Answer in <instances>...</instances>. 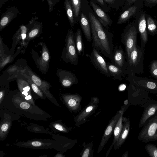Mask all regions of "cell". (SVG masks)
I'll return each instance as SVG.
<instances>
[{
    "instance_id": "cell-13",
    "label": "cell",
    "mask_w": 157,
    "mask_h": 157,
    "mask_svg": "<svg viewBox=\"0 0 157 157\" xmlns=\"http://www.w3.org/2000/svg\"><path fill=\"white\" fill-rule=\"evenodd\" d=\"M110 59L112 63L121 68L126 73L127 66L126 56L121 45L115 46Z\"/></svg>"
},
{
    "instance_id": "cell-46",
    "label": "cell",
    "mask_w": 157,
    "mask_h": 157,
    "mask_svg": "<svg viewBox=\"0 0 157 157\" xmlns=\"http://www.w3.org/2000/svg\"><path fill=\"white\" fill-rule=\"evenodd\" d=\"M55 156H57V157H63V155H61V154H59V155H56Z\"/></svg>"
},
{
    "instance_id": "cell-16",
    "label": "cell",
    "mask_w": 157,
    "mask_h": 157,
    "mask_svg": "<svg viewBox=\"0 0 157 157\" xmlns=\"http://www.w3.org/2000/svg\"><path fill=\"white\" fill-rule=\"evenodd\" d=\"M22 70L30 77L32 81L40 88L48 98L52 99L53 98L49 91L50 87L49 83L41 79L35 74L28 67L23 68Z\"/></svg>"
},
{
    "instance_id": "cell-11",
    "label": "cell",
    "mask_w": 157,
    "mask_h": 157,
    "mask_svg": "<svg viewBox=\"0 0 157 157\" xmlns=\"http://www.w3.org/2000/svg\"><path fill=\"white\" fill-rule=\"evenodd\" d=\"M92 63L101 73L108 77L111 75L108 70L107 62L95 48H93L90 55H88Z\"/></svg>"
},
{
    "instance_id": "cell-31",
    "label": "cell",
    "mask_w": 157,
    "mask_h": 157,
    "mask_svg": "<svg viewBox=\"0 0 157 157\" xmlns=\"http://www.w3.org/2000/svg\"><path fill=\"white\" fill-rule=\"evenodd\" d=\"M107 5L110 8L118 10L121 7L124 8L125 0H103Z\"/></svg>"
},
{
    "instance_id": "cell-5",
    "label": "cell",
    "mask_w": 157,
    "mask_h": 157,
    "mask_svg": "<svg viewBox=\"0 0 157 157\" xmlns=\"http://www.w3.org/2000/svg\"><path fill=\"white\" fill-rule=\"evenodd\" d=\"M143 127L138 136L140 141L147 143L157 140V113Z\"/></svg>"
},
{
    "instance_id": "cell-43",
    "label": "cell",
    "mask_w": 157,
    "mask_h": 157,
    "mask_svg": "<svg viewBox=\"0 0 157 157\" xmlns=\"http://www.w3.org/2000/svg\"><path fill=\"white\" fill-rule=\"evenodd\" d=\"M48 3L50 7V9H52V8L53 2L52 0H47Z\"/></svg>"
},
{
    "instance_id": "cell-15",
    "label": "cell",
    "mask_w": 157,
    "mask_h": 157,
    "mask_svg": "<svg viewBox=\"0 0 157 157\" xmlns=\"http://www.w3.org/2000/svg\"><path fill=\"white\" fill-rule=\"evenodd\" d=\"M121 111L117 112L110 121L103 134L98 150L99 153L103 148L113 132L114 130L120 116Z\"/></svg>"
},
{
    "instance_id": "cell-19",
    "label": "cell",
    "mask_w": 157,
    "mask_h": 157,
    "mask_svg": "<svg viewBox=\"0 0 157 157\" xmlns=\"http://www.w3.org/2000/svg\"><path fill=\"white\" fill-rule=\"evenodd\" d=\"M57 75L61 84L64 87H69L78 83L77 77L71 71L59 69L58 70Z\"/></svg>"
},
{
    "instance_id": "cell-41",
    "label": "cell",
    "mask_w": 157,
    "mask_h": 157,
    "mask_svg": "<svg viewBox=\"0 0 157 157\" xmlns=\"http://www.w3.org/2000/svg\"><path fill=\"white\" fill-rule=\"evenodd\" d=\"M9 128L8 123H6L3 124L1 127V133L2 132L3 133L7 132Z\"/></svg>"
},
{
    "instance_id": "cell-33",
    "label": "cell",
    "mask_w": 157,
    "mask_h": 157,
    "mask_svg": "<svg viewBox=\"0 0 157 157\" xmlns=\"http://www.w3.org/2000/svg\"><path fill=\"white\" fill-rule=\"evenodd\" d=\"M13 15V14H12V13L9 12L7 13L2 18L0 23L1 30L3 29L10 22V20L12 19Z\"/></svg>"
},
{
    "instance_id": "cell-29",
    "label": "cell",
    "mask_w": 157,
    "mask_h": 157,
    "mask_svg": "<svg viewBox=\"0 0 157 157\" xmlns=\"http://www.w3.org/2000/svg\"><path fill=\"white\" fill-rule=\"evenodd\" d=\"M22 69L21 71L20 74L23 75L26 78L33 91L39 97L43 98L44 97L43 92L40 88L32 81L30 77L22 71Z\"/></svg>"
},
{
    "instance_id": "cell-28",
    "label": "cell",
    "mask_w": 157,
    "mask_h": 157,
    "mask_svg": "<svg viewBox=\"0 0 157 157\" xmlns=\"http://www.w3.org/2000/svg\"><path fill=\"white\" fill-rule=\"evenodd\" d=\"M64 5L67 16L71 26L73 27L75 23L72 8L69 0H65Z\"/></svg>"
},
{
    "instance_id": "cell-4",
    "label": "cell",
    "mask_w": 157,
    "mask_h": 157,
    "mask_svg": "<svg viewBox=\"0 0 157 157\" xmlns=\"http://www.w3.org/2000/svg\"><path fill=\"white\" fill-rule=\"evenodd\" d=\"M65 46L62 54L63 61L76 65L78 61V54L74 40V35L71 29L68 30L65 39Z\"/></svg>"
},
{
    "instance_id": "cell-8",
    "label": "cell",
    "mask_w": 157,
    "mask_h": 157,
    "mask_svg": "<svg viewBox=\"0 0 157 157\" xmlns=\"http://www.w3.org/2000/svg\"><path fill=\"white\" fill-rule=\"evenodd\" d=\"M99 99L96 97L91 98L90 101L75 118V125L79 127L86 122L88 118L94 113L98 107Z\"/></svg>"
},
{
    "instance_id": "cell-12",
    "label": "cell",
    "mask_w": 157,
    "mask_h": 157,
    "mask_svg": "<svg viewBox=\"0 0 157 157\" xmlns=\"http://www.w3.org/2000/svg\"><path fill=\"white\" fill-rule=\"evenodd\" d=\"M42 49L40 56L32 53L33 58L37 67L41 72H46L49 67L50 55L49 51L44 43H40Z\"/></svg>"
},
{
    "instance_id": "cell-35",
    "label": "cell",
    "mask_w": 157,
    "mask_h": 157,
    "mask_svg": "<svg viewBox=\"0 0 157 157\" xmlns=\"http://www.w3.org/2000/svg\"><path fill=\"white\" fill-rule=\"evenodd\" d=\"M40 29L39 27H35L31 29L27 34L26 39L29 41L36 36L39 33Z\"/></svg>"
},
{
    "instance_id": "cell-45",
    "label": "cell",
    "mask_w": 157,
    "mask_h": 157,
    "mask_svg": "<svg viewBox=\"0 0 157 157\" xmlns=\"http://www.w3.org/2000/svg\"><path fill=\"white\" fill-rule=\"evenodd\" d=\"M128 151L126 152L122 156V157H128Z\"/></svg>"
},
{
    "instance_id": "cell-7",
    "label": "cell",
    "mask_w": 157,
    "mask_h": 157,
    "mask_svg": "<svg viewBox=\"0 0 157 157\" xmlns=\"http://www.w3.org/2000/svg\"><path fill=\"white\" fill-rule=\"evenodd\" d=\"M126 79L135 86L143 89L149 93H157V81L145 77L136 76L130 72Z\"/></svg>"
},
{
    "instance_id": "cell-25",
    "label": "cell",
    "mask_w": 157,
    "mask_h": 157,
    "mask_svg": "<svg viewBox=\"0 0 157 157\" xmlns=\"http://www.w3.org/2000/svg\"><path fill=\"white\" fill-rule=\"evenodd\" d=\"M74 40L78 55H82L83 56L84 55V47L81 31L79 28L77 29L75 34Z\"/></svg>"
},
{
    "instance_id": "cell-44",
    "label": "cell",
    "mask_w": 157,
    "mask_h": 157,
    "mask_svg": "<svg viewBox=\"0 0 157 157\" xmlns=\"http://www.w3.org/2000/svg\"><path fill=\"white\" fill-rule=\"evenodd\" d=\"M4 94V92L3 90H1L0 92V104L1 103L2 98H3Z\"/></svg>"
},
{
    "instance_id": "cell-22",
    "label": "cell",
    "mask_w": 157,
    "mask_h": 157,
    "mask_svg": "<svg viewBox=\"0 0 157 157\" xmlns=\"http://www.w3.org/2000/svg\"><path fill=\"white\" fill-rule=\"evenodd\" d=\"M79 23L86 39L88 41L92 40L91 28L90 21L84 13L81 12L79 19Z\"/></svg>"
},
{
    "instance_id": "cell-21",
    "label": "cell",
    "mask_w": 157,
    "mask_h": 157,
    "mask_svg": "<svg viewBox=\"0 0 157 157\" xmlns=\"http://www.w3.org/2000/svg\"><path fill=\"white\" fill-rule=\"evenodd\" d=\"M130 104L129 102L128 104H124V105L121 107L120 110V116L115 125L113 132L114 136L113 140L110 147L107 152L106 157L108 156L112 147L118 140L122 128L123 115L124 112L129 106Z\"/></svg>"
},
{
    "instance_id": "cell-26",
    "label": "cell",
    "mask_w": 157,
    "mask_h": 157,
    "mask_svg": "<svg viewBox=\"0 0 157 157\" xmlns=\"http://www.w3.org/2000/svg\"><path fill=\"white\" fill-rule=\"evenodd\" d=\"M27 31V28L25 26L22 25L20 27L13 38V45H16V44L21 41L22 44L24 43L25 45V39H26Z\"/></svg>"
},
{
    "instance_id": "cell-36",
    "label": "cell",
    "mask_w": 157,
    "mask_h": 157,
    "mask_svg": "<svg viewBox=\"0 0 157 157\" xmlns=\"http://www.w3.org/2000/svg\"><path fill=\"white\" fill-rule=\"evenodd\" d=\"M99 5L106 12L109 11L110 8L107 5L103 0H92Z\"/></svg>"
},
{
    "instance_id": "cell-38",
    "label": "cell",
    "mask_w": 157,
    "mask_h": 157,
    "mask_svg": "<svg viewBox=\"0 0 157 157\" xmlns=\"http://www.w3.org/2000/svg\"><path fill=\"white\" fill-rule=\"evenodd\" d=\"M125 5L123 11L126 10L128 8L134 4L136 2L139 0H125Z\"/></svg>"
},
{
    "instance_id": "cell-18",
    "label": "cell",
    "mask_w": 157,
    "mask_h": 157,
    "mask_svg": "<svg viewBox=\"0 0 157 157\" xmlns=\"http://www.w3.org/2000/svg\"><path fill=\"white\" fill-rule=\"evenodd\" d=\"M63 98L70 110L74 112H78L81 109L82 97L77 93L63 95Z\"/></svg>"
},
{
    "instance_id": "cell-2",
    "label": "cell",
    "mask_w": 157,
    "mask_h": 157,
    "mask_svg": "<svg viewBox=\"0 0 157 157\" xmlns=\"http://www.w3.org/2000/svg\"><path fill=\"white\" fill-rule=\"evenodd\" d=\"M144 49L138 45L134 47L127 59V74L130 72L134 74L144 72Z\"/></svg>"
},
{
    "instance_id": "cell-24",
    "label": "cell",
    "mask_w": 157,
    "mask_h": 157,
    "mask_svg": "<svg viewBox=\"0 0 157 157\" xmlns=\"http://www.w3.org/2000/svg\"><path fill=\"white\" fill-rule=\"evenodd\" d=\"M147 32L148 34L154 36L157 35V21L149 14H146Z\"/></svg>"
},
{
    "instance_id": "cell-37",
    "label": "cell",
    "mask_w": 157,
    "mask_h": 157,
    "mask_svg": "<svg viewBox=\"0 0 157 157\" xmlns=\"http://www.w3.org/2000/svg\"><path fill=\"white\" fill-rule=\"evenodd\" d=\"M144 3L146 7L151 8L157 5V0H144Z\"/></svg>"
},
{
    "instance_id": "cell-42",
    "label": "cell",
    "mask_w": 157,
    "mask_h": 157,
    "mask_svg": "<svg viewBox=\"0 0 157 157\" xmlns=\"http://www.w3.org/2000/svg\"><path fill=\"white\" fill-rule=\"evenodd\" d=\"M31 145L35 147H39L42 145V143L38 141H33L31 143Z\"/></svg>"
},
{
    "instance_id": "cell-3",
    "label": "cell",
    "mask_w": 157,
    "mask_h": 157,
    "mask_svg": "<svg viewBox=\"0 0 157 157\" xmlns=\"http://www.w3.org/2000/svg\"><path fill=\"white\" fill-rule=\"evenodd\" d=\"M138 33L134 20L128 24L121 34V41L124 46L127 59L132 50L137 45Z\"/></svg>"
},
{
    "instance_id": "cell-30",
    "label": "cell",
    "mask_w": 157,
    "mask_h": 157,
    "mask_svg": "<svg viewBox=\"0 0 157 157\" xmlns=\"http://www.w3.org/2000/svg\"><path fill=\"white\" fill-rule=\"evenodd\" d=\"M83 148L80 153L82 157H92L94 153V148L92 142L86 144L83 143Z\"/></svg>"
},
{
    "instance_id": "cell-39",
    "label": "cell",
    "mask_w": 157,
    "mask_h": 157,
    "mask_svg": "<svg viewBox=\"0 0 157 157\" xmlns=\"http://www.w3.org/2000/svg\"><path fill=\"white\" fill-rule=\"evenodd\" d=\"M54 127L56 129L64 132H68V130L62 125L59 124H56L54 125Z\"/></svg>"
},
{
    "instance_id": "cell-27",
    "label": "cell",
    "mask_w": 157,
    "mask_h": 157,
    "mask_svg": "<svg viewBox=\"0 0 157 157\" xmlns=\"http://www.w3.org/2000/svg\"><path fill=\"white\" fill-rule=\"evenodd\" d=\"M71 5L75 23L79 19L82 0H69Z\"/></svg>"
},
{
    "instance_id": "cell-14",
    "label": "cell",
    "mask_w": 157,
    "mask_h": 157,
    "mask_svg": "<svg viewBox=\"0 0 157 157\" xmlns=\"http://www.w3.org/2000/svg\"><path fill=\"white\" fill-rule=\"evenodd\" d=\"M144 110L140 120L139 127H143L148 120L157 113V101L150 99L143 106Z\"/></svg>"
},
{
    "instance_id": "cell-23",
    "label": "cell",
    "mask_w": 157,
    "mask_h": 157,
    "mask_svg": "<svg viewBox=\"0 0 157 157\" xmlns=\"http://www.w3.org/2000/svg\"><path fill=\"white\" fill-rule=\"evenodd\" d=\"M107 64L108 70L113 79L121 81L122 77L125 78L126 74L121 68L111 63L107 62Z\"/></svg>"
},
{
    "instance_id": "cell-1",
    "label": "cell",
    "mask_w": 157,
    "mask_h": 157,
    "mask_svg": "<svg viewBox=\"0 0 157 157\" xmlns=\"http://www.w3.org/2000/svg\"><path fill=\"white\" fill-rule=\"evenodd\" d=\"M88 17L91 25L92 47L106 58L110 59L113 50L112 34L89 10Z\"/></svg>"
},
{
    "instance_id": "cell-6",
    "label": "cell",
    "mask_w": 157,
    "mask_h": 157,
    "mask_svg": "<svg viewBox=\"0 0 157 157\" xmlns=\"http://www.w3.org/2000/svg\"><path fill=\"white\" fill-rule=\"evenodd\" d=\"M127 90L129 102L134 105H141L143 106L150 99L148 92L135 86L131 82H129Z\"/></svg>"
},
{
    "instance_id": "cell-40",
    "label": "cell",
    "mask_w": 157,
    "mask_h": 157,
    "mask_svg": "<svg viewBox=\"0 0 157 157\" xmlns=\"http://www.w3.org/2000/svg\"><path fill=\"white\" fill-rule=\"evenodd\" d=\"M20 107L22 109H27L29 108L30 105L29 103L26 101H23L20 103Z\"/></svg>"
},
{
    "instance_id": "cell-32",
    "label": "cell",
    "mask_w": 157,
    "mask_h": 157,
    "mask_svg": "<svg viewBox=\"0 0 157 157\" xmlns=\"http://www.w3.org/2000/svg\"><path fill=\"white\" fill-rule=\"evenodd\" d=\"M145 148L149 156L157 157V147L155 145L147 144L145 145Z\"/></svg>"
},
{
    "instance_id": "cell-10",
    "label": "cell",
    "mask_w": 157,
    "mask_h": 157,
    "mask_svg": "<svg viewBox=\"0 0 157 157\" xmlns=\"http://www.w3.org/2000/svg\"><path fill=\"white\" fill-rule=\"evenodd\" d=\"M144 0H139L122 13L119 17L117 24L121 25L129 21L133 17H135L138 13L142 10Z\"/></svg>"
},
{
    "instance_id": "cell-9",
    "label": "cell",
    "mask_w": 157,
    "mask_h": 157,
    "mask_svg": "<svg viewBox=\"0 0 157 157\" xmlns=\"http://www.w3.org/2000/svg\"><path fill=\"white\" fill-rule=\"evenodd\" d=\"M146 14V13L142 10L138 13L134 20L140 36V46L144 49L145 48V45L148 39L147 27Z\"/></svg>"
},
{
    "instance_id": "cell-17",
    "label": "cell",
    "mask_w": 157,
    "mask_h": 157,
    "mask_svg": "<svg viewBox=\"0 0 157 157\" xmlns=\"http://www.w3.org/2000/svg\"><path fill=\"white\" fill-rule=\"evenodd\" d=\"M90 4L93 11L97 16V18L107 29L111 27L113 21L108 15L99 5L92 0H90Z\"/></svg>"
},
{
    "instance_id": "cell-20",
    "label": "cell",
    "mask_w": 157,
    "mask_h": 157,
    "mask_svg": "<svg viewBox=\"0 0 157 157\" xmlns=\"http://www.w3.org/2000/svg\"><path fill=\"white\" fill-rule=\"evenodd\" d=\"M130 128L129 118L123 117L122 128L118 140L114 145L115 150L118 149L124 143L128 136Z\"/></svg>"
},
{
    "instance_id": "cell-34",
    "label": "cell",
    "mask_w": 157,
    "mask_h": 157,
    "mask_svg": "<svg viewBox=\"0 0 157 157\" xmlns=\"http://www.w3.org/2000/svg\"><path fill=\"white\" fill-rule=\"evenodd\" d=\"M149 70L151 76L157 80V60H153L151 61Z\"/></svg>"
}]
</instances>
